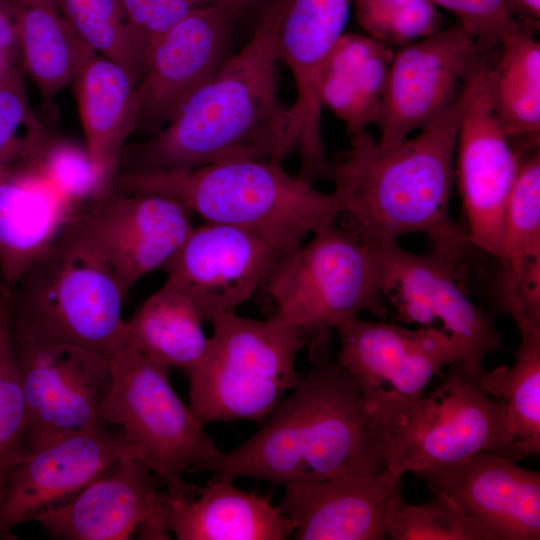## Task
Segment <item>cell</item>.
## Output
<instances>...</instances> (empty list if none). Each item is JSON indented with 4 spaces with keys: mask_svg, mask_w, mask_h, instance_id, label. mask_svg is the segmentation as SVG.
<instances>
[{
    "mask_svg": "<svg viewBox=\"0 0 540 540\" xmlns=\"http://www.w3.org/2000/svg\"><path fill=\"white\" fill-rule=\"evenodd\" d=\"M355 17L367 35L388 47H404L440 30L430 0H353Z\"/></svg>",
    "mask_w": 540,
    "mask_h": 540,
    "instance_id": "obj_35",
    "label": "cell"
},
{
    "mask_svg": "<svg viewBox=\"0 0 540 540\" xmlns=\"http://www.w3.org/2000/svg\"><path fill=\"white\" fill-rule=\"evenodd\" d=\"M515 323L520 344L514 352V364L484 370L477 383L504 404L513 435L526 458L540 454V327Z\"/></svg>",
    "mask_w": 540,
    "mask_h": 540,
    "instance_id": "obj_31",
    "label": "cell"
},
{
    "mask_svg": "<svg viewBox=\"0 0 540 540\" xmlns=\"http://www.w3.org/2000/svg\"><path fill=\"white\" fill-rule=\"evenodd\" d=\"M203 323L185 292L166 280L125 320V345L188 374L208 347Z\"/></svg>",
    "mask_w": 540,
    "mask_h": 540,
    "instance_id": "obj_28",
    "label": "cell"
},
{
    "mask_svg": "<svg viewBox=\"0 0 540 540\" xmlns=\"http://www.w3.org/2000/svg\"><path fill=\"white\" fill-rule=\"evenodd\" d=\"M485 57L460 25L395 52L375 122L379 145L392 148L434 120L457 99Z\"/></svg>",
    "mask_w": 540,
    "mask_h": 540,
    "instance_id": "obj_12",
    "label": "cell"
},
{
    "mask_svg": "<svg viewBox=\"0 0 540 540\" xmlns=\"http://www.w3.org/2000/svg\"><path fill=\"white\" fill-rule=\"evenodd\" d=\"M487 85L493 110L507 136L536 137L540 129V44L529 23L502 44Z\"/></svg>",
    "mask_w": 540,
    "mask_h": 540,
    "instance_id": "obj_30",
    "label": "cell"
},
{
    "mask_svg": "<svg viewBox=\"0 0 540 540\" xmlns=\"http://www.w3.org/2000/svg\"><path fill=\"white\" fill-rule=\"evenodd\" d=\"M210 323L206 352L188 373L190 408L204 426L264 422L297 385L296 358L307 339L272 317L256 320L228 312Z\"/></svg>",
    "mask_w": 540,
    "mask_h": 540,
    "instance_id": "obj_7",
    "label": "cell"
},
{
    "mask_svg": "<svg viewBox=\"0 0 540 540\" xmlns=\"http://www.w3.org/2000/svg\"><path fill=\"white\" fill-rule=\"evenodd\" d=\"M456 150L468 243L499 262L519 156L493 110L487 73L461 119Z\"/></svg>",
    "mask_w": 540,
    "mask_h": 540,
    "instance_id": "obj_20",
    "label": "cell"
},
{
    "mask_svg": "<svg viewBox=\"0 0 540 540\" xmlns=\"http://www.w3.org/2000/svg\"><path fill=\"white\" fill-rule=\"evenodd\" d=\"M280 255L249 231L206 222L193 228L162 270L191 299L204 322H211L246 302Z\"/></svg>",
    "mask_w": 540,
    "mask_h": 540,
    "instance_id": "obj_18",
    "label": "cell"
},
{
    "mask_svg": "<svg viewBox=\"0 0 540 540\" xmlns=\"http://www.w3.org/2000/svg\"><path fill=\"white\" fill-rule=\"evenodd\" d=\"M415 254L397 242L372 250L381 294L404 323L433 326L436 320L462 351V365L477 381L485 358L497 351L503 335L493 317L472 303L461 286L460 266L469 245L467 234L431 242Z\"/></svg>",
    "mask_w": 540,
    "mask_h": 540,
    "instance_id": "obj_10",
    "label": "cell"
},
{
    "mask_svg": "<svg viewBox=\"0 0 540 540\" xmlns=\"http://www.w3.org/2000/svg\"><path fill=\"white\" fill-rule=\"evenodd\" d=\"M20 53L15 26L0 4V57L8 64Z\"/></svg>",
    "mask_w": 540,
    "mask_h": 540,
    "instance_id": "obj_40",
    "label": "cell"
},
{
    "mask_svg": "<svg viewBox=\"0 0 540 540\" xmlns=\"http://www.w3.org/2000/svg\"><path fill=\"white\" fill-rule=\"evenodd\" d=\"M55 1L71 30L89 49L117 63L139 81L146 55L120 0Z\"/></svg>",
    "mask_w": 540,
    "mask_h": 540,
    "instance_id": "obj_32",
    "label": "cell"
},
{
    "mask_svg": "<svg viewBox=\"0 0 540 540\" xmlns=\"http://www.w3.org/2000/svg\"><path fill=\"white\" fill-rule=\"evenodd\" d=\"M336 331L340 340L336 362L367 402L420 393L442 368L463 361L458 344L434 326L410 330L353 316Z\"/></svg>",
    "mask_w": 540,
    "mask_h": 540,
    "instance_id": "obj_15",
    "label": "cell"
},
{
    "mask_svg": "<svg viewBox=\"0 0 540 540\" xmlns=\"http://www.w3.org/2000/svg\"><path fill=\"white\" fill-rule=\"evenodd\" d=\"M135 455L122 432L81 430L29 452L0 484V540L14 528L64 503L120 459Z\"/></svg>",
    "mask_w": 540,
    "mask_h": 540,
    "instance_id": "obj_17",
    "label": "cell"
},
{
    "mask_svg": "<svg viewBox=\"0 0 540 540\" xmlns=\"http://www.w3.org/2000/svg\"><path fill=\"white\" fill-rule=\"evenodd\" d=\"M451 496L493 540L540 539V473L515 460L479 451L417 474Z\"/></svg>",
    "mask_w": 540,
    "mask_h": 540,
    "instance_id": "obj_21",
    "label": "cell"
},
{
    "mask_svg": "<svg viewBox=\"0 0 540 540\" xmlns=\"http://www.w3.org/2000/svg\"><path fill=\"white\" fill-rule=\"evenodd\" d=\"M311 361V369L253 436L190 472L286 486L386 470L367 403L355 381L329 352Z\"/></svg>",
    "mask_w": 540,
    "mask_h": 540,
    "instance_id": "obj_3",
    "label": "cell"
},
{
    "mask_svg": "<svg viewBox=\"0 0 540 540\" xmlns=\"http://www.w3.org/2000/svg\"><path fill=\"white\" fill-rule=\"evenodd\" d=\"M24 417L21 376L0 294V484L29 452L23 438Z\"/></svg>",
    "mask_w": 540,
    "mask_h": 540,
    "instance_id": "obj_36",
    "label": "cell"
},
{
    "mask_svg": "<svg viewBox=\"0 0 540 540\" xmlns=\"http://www.w3.org/2000/svg\"><path fill=\"white\" fill-rule=\"evenodd\" d=\"M259 0H224V3L232 7L238 14L248 6Z\"/></svg>",
    "mask_w": 540,
    "mask_h": 540,
    "instance_id": "obj_42",
    "label": "cell"
},
{
    "mask_svg": "<svg viewBox=\"0 0 540 540\" xmlns=\"http://www.w3.org/2000/svg\"><path fill=\"white\" fill-rule=\"evenodd\" d=\"M263 285L271 317L305 336L309 356L328 352L331 332L360 312L387 315L371 248L337 220L280 255Z\"/></svg>",
    "mask_w": 540,
    "mask_h": 540,
    "instance_id": "obj_8",
    "label": "cell"
},
{
    "mask_svg": "<svg viewBox=\"0 0 540 540\" xmlns=\"http://www.w3.org/2000/svg\"><path fill=\"white\" fill-rule=\"evenodd\" d=\"M78 220L126 297L138 281L162 269L194 228L189 210L171 198L115 189L83 209Z\"/></svg>",
    "mask_w": 540,
    "mask_h": 540,
    "instance_id": "obj_16",
    "label": "cell"
},
{
    "mask_svg": "<svg viewBox=\"0 0 540 540\" xmlns=\"http://www.w3.org/2000/svg\"><path fill=\"white\" fill-rule=\"evenodd\" d=\"M431 392L367 402L380 457L396 477L438 469L479 451L525 458L502 402L459 362Z\"/></svg>",
    "mask_w": 540,
    "mask_h": 540,
    "instance_id": "obj_6",
    "label": "cell"
},
{
    "mask_svg": "<svg viewBox=\"0 0 540 540\" xmlns=\"http://www.w3.org/2000/svg\"><path fill=\"white\" fill-rule=\"evenodd\" d=\"M114 189L171 198L206 222L249 231L287 253L337 220L336 195L289 174L282 163L235 160L182 170L120 172Z\"/></svg>",
    "mask_w": 540,
    "mask_h": 540,
    "instance_id": "obj_4",
    "label": "cell"
},
{
    "mask_svg": "<svg viewBox=\"0 0 540 540\" xmlns=\"http://www.w3.org/2000/svg\"><path fill=\"white\" fill-rule=\"evenodd\" d=\"M8 65V63H6L1 57H0V72L2 71V69Z\"/></svg>",
    "mask_w": 540,
    "mask_h": 540,
    "instance_id": "obj_43",
    "label": "cell"
},
{
    "mask_svg": "<svg viewBox=\"0 0 540 540\" xmlns=\"http://www.w3.org/2000/svg\"><path fill=\"white\" fill-rule=\"evenodd\" d=\"M514 16L518 15L525 23L533 26L540 18V0H506Z\"/></svg>",
    "mask_w": 540,
    "mask_h": 540,
    "instance_id": "obj_41",
    "label": "cell"
},
{
    "mask_svg": "<svg viewBox=\"0 0 540 540\" xmlns=\"http://www.w3.org/2000/svg\"><path fill=\"white\" fill-rule=\"evenodd\" d=\"M501 271L495 301L506 302L540 290V157L538 149L519 159L507 201Z\"/></svg>",
    "mask_w": 540,
    "mask_h": 540,
    "instance_id": "obj_29",
    "label": "cell"
},
{
    "mask_svg": "<svg viewBox=\"0 0 540 540\" xmlns=\"http://www.w3.org/2000/svg\"><path fill=\"white\" fill-rule=\"evenodd\" d=\"M72 82L85 148L106 194L114 188L125 142L137 127V79L117 63L91 52Z\"/></svg>",
    "mask_w": 540,
    "mask_h": 540,
    "instance_id": "obj_25",
    "label": "cell"
},
{
    "mask_svg": "<svg viewBox=\"0 0 540 540\" xmlns=\"http://www.w3.org/2000/svg\"><path fill=\"white\" fill-rule=\"evenodd\" d=\"M162 481L137 456L120 459L78 494L35 514L53 538L64 540L170 539L161 507Z\"/></svg>",
    "mask_w": 540,
    "mask_h": 540,
    "instance_id": "obj_19",
    "label": "cell"
},
{
    "mask_svg": "<svg viewBox=\"0 0 540 540\" xmlns=\"http://www.w3.org/2000/svg\"><path fill=\"white\" fill-rule=\"evenodd\" d=\"M32 121L23 71L6 65L0 72V164L23 153L31 135L20 138L19 131Z\"/></svg>",
    "mask_w": 540,
    "mask_h": 540,
    "instance_id": "obj_38",
    "label": "cell"
},
{
    "mask_svg": "<svg viewBox=\"0 0 540 540\" xmlns=\"http://www.w3.org/2000/svg\"><path fill=\"white\" fill-rule=\"evenodd\" d=\"M2 287L12 336L74 344L109 361L125 345L126 295L78 214L16 282Z\"/></svg>",
    "mask_w": 540,
    "mask_h": 540,
    "instance_id": "obj_5",
    "label": "cell"
},
{
    "mask_svg": "<svg viewBox=\"0 0 540 540\" xmlns=\"http://www.w3.org/2000/svg\"><path fill=\"white\" fill-rule=\"evenodd\" d=\"M17 33L28 75L46 103L73 81L93 52L71 30L55 0H0Z\"/></svg>",
    "mask_w": 540,
    "mask_h": 540,
    "instance_id": "obj_27",
    "label": "cell"
},
{
    "mask_svg": "<svg viewBox=\"0 0 540 540\" xmlns=\"http://www.w3.org/2000/svg\"><path fill=\"white\" fill-rule=\"evenodd\" d=\"M402 477L384 470L285 486L279 506L297 540L387 539L386 514Z\"/></svg>",
    "mask_w": 540,
    "mask_h": 540,
    "instance_id": "obj_22",
    "label": "cell"
},
{
    "mask_svg": "<svg viewBox=\"0 0 540 540\" xmlns=\"http://www.w3.org/2000/svg\"><path fill=\"white\" fill-rule=\"evenodd\" d=\"M237 16L222 2L201 6L149 48L136 88V130H160L218 72L230 56Z\"/></svg>",
    "mask_w": 540,
    "mask_h": 540,
    "instance_id": "obj_13",
    "label": "cell"
},
{
    "mask_svg": "<svg viewBox=\"0 0 540 540\" xmlns=\"http://www.w3.org/2000/svg\"><path fill=\"white\" fill-rule=\"evenodd\" d=\"M78 214L19 156L0 164V280L16 282Z\"/></svg>",
    "mask_w": 540,
    "mask_h": 540,
    "instance_id": "obj_23",
    "label": "cell"
},
{
    "mask_svg": "<svg viewBox=\"0 0 540 540\" xmlns=\"http://www.w3.org/2000/svg\"><path fill=\"white\" fill-rule=\"evenodd\" d=\"M2 283H1V280H0V287H1Z\"/></svg>",
    "mask_w": 540,
    "mask_h": 540,
    "instance_id": "obj_44",
    "label": "cell"
},
{
    "mask_svg": "<svg viewBox=\"0 0 540 540\" xmlns=\"http://www.w3.org/2000/svg\"><path fill=\"white\" fill-rule=\"evenodd\" d=\"M394 54L367 34L345 32L332 50L321 79V103L351 136L376 122Z\"/></svg>",
    "mask_w": 540,
    "mask_h": 540,
    "instance_id": "obj_26",
    "label": "cell"
},
{
    "mask_svg": "<svg viewBox=\"0 0 540 540\" xmlns=\"http://www.w3.org/2000/svg\"><path fill=\"white\" fill-rule=\"evenodd\" d=\"M282 0L176 115L126 157L124 171L182 170L235 160L282 163L295 152L291 108L278 96ZM119 172V173H120Z\"/></svg>",
    "mask_w": 540,
    "mask_h": 540,
    "instance_id": "obj_1",
    "label": "cell"
},
{
    "mask_svg": "<svg viewBox=\"0 0 540 540\" xmlns=\"http://www.w3.org/2000/svg\"><path fill=\"white\" fill-rule=\"evenodd\" d=\"M430 498L422 504L404 501L401 490L390 499L387 538L392 540H493V537L449 495L427 484Z\"/></svg>",
    "mask_w": 540,
    "mask_h": 540,
    "instance_id": "obj_33",
    "label": "cell"
},
{
    "mask_svg": "<svg viewBox=\"0 0 540 540\" xmlns=\"http://www.w3.org/2000/svg\"><path fill=\"white\" fill-rule=\"evenodd\" d=\"M11 337L25 402L23 438L29 450L81 430L106 427L109 360L70 343Z\"/></svg>",
    "mask_w": 540,
    "mask_h": 540,
    "instance_id": "obj_11",
    "label": "cell"
},
{
    "mask_svg": "<svg viewBox=\"0 0 540 540\" xmlns=\"http://www.w3.org/2000/svg\"><path fill=\"white\" fill-rule=\"evenodd\" d=\"M111 386L103 407L106 425L122 429L136 456L171 495L194 485L181 475L220 450L170 383V367L124 345L110 360Z\"/></svg>",
    "mask_w": 540,
    "mask_h": 540,
    "instance_id": "obj_9",
    "label": "cell"
},
{
    "mask_svg": "<svg viewBox=\"0 0 540 540\" xmlns=\"http://www.w3.org/2000/svg\"><path fill=\"white\" fill-rule=\"evenodd\" d=\"M353 0H282L277 47L290 70L296 100L290 106L300 177L326 178L329 161L321 130L320 86L326 63L344 33Z\"/></svg>",
    "mask_w": 540,
    "mask_h": 540,
    "instance_id": "obj_14",
    "label": "cell"
},
{
    "mask_svg": "<svg viewBox=\"0 0 540 540\" xmlns=\"http://www.w3.org/2000/svg\"><path fill=\"white\" fill-rule=\"evenodd\" d=\"M22 158L78 213L105 194L86 148L67 140L47 141L39 133L29 140Z\"/></svg>",
    "mask_w": 540,
    "mask_h": 540,
    "instance_id": "obj_34",
    "label": "cell"
},
{
    "mask_svg": "<svg viewBox=\"0 0 540 540\" xmlns=\"http://www.w3.org/2000/svg\"><path fill=\"white\" fill-rule=\"evenodd\" d=\"M161 507L178 540H283L294 530L280 507L218 475L188 495L162 492Z\"/></svg>",
    "mask_w": 540,
    "mask_h": 540,
    "instance_id": "obj_24",
    "label": "cell"
},
{
    "mask_svg": "<svg viewBox=\"0 0 540 540\" xmlns=\"http://www.w3.org/2000/svg\"><path fill=\"white\" fill-rule=\"evenodd\" d=\"M487 71L485 59L446 110L392 148H382L366 131L351 136L326 177L340 202L342 228L379 247L408 233H426L434 241L463 227L449 215L458 132Z\"/></svg>",
    "mask_w": 540,
    "mask_h": 540,
    "instance_id": "obj_2",
    "label": "cell"
},
{
    "mask_svg": "<svg viewBox=\"0 0 540 540\" xmlns=\"http://www.w3.org/2000/svg\"><path fill=\"white\" fill-rule=\"evenodd\" d=\"M455 14L460 26L476 41L483 52L515 35L523 22L517 20L506 0H430Z\"/></svg>",
    "mask_w": 540,
    "mask_h": 540,
    "instance_id": "obj_37",
    "label": "cell"
},
{
    "mask_svg": "<svg viewBox=\"0 0 540 540\" xmlns=\"http://www.w3.org/2000/svg\"><path fill=\"white\" fill-rule=\"evenodd\" d=\"M128 23L145 51L191 11L224 0H120ZM146 59V58H145Z\"/></svg>",
    "mask_w": 540,
    "mask_h": 540,
    "instance_id": "obj_39",
    "label": "cell"
}]
</instances>
